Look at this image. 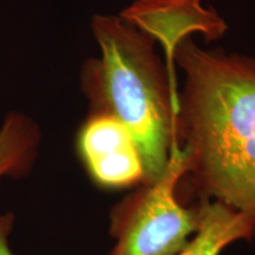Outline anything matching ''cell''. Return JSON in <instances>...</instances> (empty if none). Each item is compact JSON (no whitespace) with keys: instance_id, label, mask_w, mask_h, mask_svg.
<instances>
[{"instance_id":"5","label":"cell","mask_w":255,"mask_h":255,"mask_svg":"<svg viewBox=\"0 0 255 255\" xmlns=\"http://www.w3.org/2000/svg\"><path fill=\"white\" fill-rule=\"evenodd\" d=\"M79 150L91 176L102 186L122 188L144 181L135 139L113 115L98 111L85 123L79 135Z\"/></svg>"},{"instance_id":"8","label":"cell","mask_w":255,"mask_h":255,"mask_svg":"<svg viewBox=\"0 0 255 255\" xmlns=\"http://www.w3.org/2000/svg\"><path fill=\"white\" fill-rule=\"evenodd\" d=\"M11 229V218L0 216V255H13L7 245V235Z\"/></svg>"},{"instance_id":"2","label":"cell","mask_w":255,"mask_h":255,"mask_svg":"<svg viewBox=\"0 0 255 255\" xmlns=\"http://www.w3.org/2000/svg\"><path fill=\"white\" fill-rule=\"evenodd\" d=\"M102 57L92 69L89 94L100 111L121 121L141 155L144 181L163 174L178 137V105L169 91L151 39L121 18L96 17Z\"/></svg>"},{"instance_id":"7","label":"cell","mask_w":255,"mask_h":255,"mask_svg":"<svg viewBox=\"0 0 255 255\" xmlns=\"http://www.w3.org/2000/svg\"><path fill=\"white\" fill-rule=\"evenodd\" d=\"M37 133L19 117H11L0 131V177L26 169L36 146Z\"/></svg>"},{"instance_id":"4","label":"cell","mask_w":255,"mask_h":255,"mask_svg":"<svg viewBox=\"0 0 255 255\" xmlns=\"http://www.w3.org/2000/svg\"><path fill=\"white\" fill-rule=\"evenodd\" d=\"M203 0H135L123 9L121 19L151 40L162 44L165 52V73L169 91L178 101L175 57L180 44L191 33H202L207 41L216 40L227 31V24L216 13L202 5Z\"/></svg>"},{"instance_id":"1","label":"cell","mask_w":255,"mask_h":255,"mask_svg":"<svg viewBox=\"0 0 255 255\" xmlns=\"http://www.w3.org/2000/svg\"><path fill=\"white\" fill-rule=\"evenodd\" d=\"M178 137L205 200L255 216V58L200 49L187 38Z\"/></svg>"},{"instance_id":"3","label":"cell","mask_w":255,"mask_h":255,"mask_svg":"<svg viewBox=\"0 0 255 255\" xmlns=\"http://www.w3.org/2000/svg\"><path fill=\"white\" fill-rule=\"evenodd\" d=\"M187 173L188 155L180 142L163 174L115 209L110 255H177L186 248L199 228L197 209L183 207L176 196Z\"/></svg>"},{"instance_id":"6","label":"cell","mask_w":255,"mask_h":255,"mask_svg":"<svg viewBox=\"0 0 255 255\" xmlns=\"http://www.w3.org/2000/svg\"><path fill=\"white\" fill-rule=\"evenodd\" d=\"M196 209L199 228L177 255H220L229 245L251 240L255 235L254 215L214 200H203Z\"/></svg>"}]
</instances>
